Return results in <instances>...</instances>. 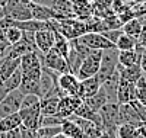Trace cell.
Segmentation results:
<instances>
[{"mask_svg":"<svg viewBox=\"0 0 146 138\" xmlns=\"http://www.w3.org/2000/svg\"><path fill=\"white\" fill-rule=\"evenodd\" d=\"M101 119H102V128L107 134L108 138H115V132L118 125L121 124L120 121V105L115 102H107L101 109Z\"/></svg>","mask_w":146,"mask_h":138,"instance_id":"1","label":"cell"},{"mask_svg":"<svg viewBox=\"0 0 146 138\" xmlns=\"http://www.w3.org/2000/svg\"><path fill=\"white\" fill-rule=\"evenodd\" d=\"M22 76L41 79L42 73V62H41V53L40 51H29L27 54L21 55V66Z\"/></svg>","mask_w":146,"mask_h":138,"instance_id":"2","label":"cell"},{"mask_svg":"<svg viewBox=\"0 0 146 138\" xmlns=\"http://www.w3.org/2000/svg\"><path fill=\"white\" fill-rule=\"evenodd\" d=\"M101 58H102V49H91V53L85 57V60L82 61V64L76 71L78 79L83 80V79L96 76L101 67Z\"/></svg>","mask_w":146,"mask_h":138,"instance_id":"3","label":"cell"},{"mask_svg":"<svg viewBox=\"0 0 146 138\" xmlns=\"http://www.w3.org/2000/svg\"><path fill=\"white\" fill-rule=\"evenodd\" d=\"M117 66H118V49L115 47L102 49V58H101V67L96 76L100 77L101 83L108 80L113 74L117 73Z\"/></svg>","mask_w":146,"mask_h":138,"instance_id":"4","label":"cell"},{"mask_svg":"<svg viewBox=\"0 0 146 138\" xmlns=\"http://www.w3.org/2000/svg\"><path fill=\"white\" fill-rule=\"evenodd\" d=\"M41 62H42V67H47L58 74H64V73H72L70 66L67 62V58L63 57L57 49L51 48L48 53L41 54Z\"/></svg>","mask_w":146,"mask_h":138,"instance_id":"5","label":"cell"},{"mask_svg":"<svg viewBox=\"0 0 146 138\" xmlns=\"http://www.w3.org/2000/svg\"><path fill=\"white\" fill-rule=\"evenodd\" d=\"M3 15L13 20H28L32 19L29 3H23L21 0H9L3 7Z\"/></svg>","mask_w":146,"mask_h":138,"instance_id":"6","label":"cell"},{"mask_svg":"<svg viewBox=\"0 0 146 138\" xmlns=\"http://www.w3.org/2000/svg\"><path fill=\"white\" fill-rule=\"evenodd\" d=\"M76 42L88 47L89 49H107L115 47L111 41H108L101 32H86L78 38H75Z\"/></svg>","mask_w":146,"mask_h":138,"instance_id":"7","label":"cell"},{"mask_svg":"<svg viewBox=\"0 0 146 138\" xmlns=\"http://www.w3.org/2000/svg\"><path fill=\"white\" fill-rule=\"evenodd\" d=\"M22 99H23V93L19 89L9 92L6 95V97L0 102V118L10 115V114H15V112H19Z\"/></svg>","mask_w":146,"mask_h":138,"instance_id":"8","label":"cell"},{"mask_svg":"<svg viewBox=\"0 0 146 138\" xmlns=\"http://www.w3.org/2000/svg\"><path fill=\"white\" fill-rule=\"evenodd\" d=\"M34 39H35V45L36 49L41 53L45 54L54 47L56 42V31L51 28H45V29H40L34 32Z\"/></svg>","mask_w":146,"mask_h":138,"instance_id":"9","label":"cell"},{"mask_svg":"<svg viewBox=\"0 0 146 138\" xmlns=\"http://www.w3.org/2000/svg\"><path fill=\"white\" fill-rule=\"evenodd\" d=\"M83 102V100L79 97V96H62L60 97V102H58V106H57V112L56 115L60 116V118H70L75 110L79 108V105Z\"/></svg>","mask_w":146,"mask_h":138,"instance_id":"10","label":"cell"},{"mask_svg":"<svg viewBox=\"0 0 146 138\" xmlns=\"http://www.w3.org/2000/svg\"><path fill=\"white\" fill-rule=\"evenodd\" d=\"M29 9H31V15L32 19L36 20H53V19H62L63 16L58 15L57 12L51 7V6H47V5H41L38 2H29Z\"/></svg>","mask_w":146,"mask_h":138,"instance_id":"11","label":"cell"},{"mask_svg":"<svg viewBox=\"0 0 146 138\" xmlns=\"http://www.w3.org/2000/svg\"><path fill=\"white\" fill-rule=\"evenodd\" d=\"M58 87L62 93L66 96H78L79 92V83L80 80L78 79V76L75 73H64V74H58Z\"/></svg>","mask_w":146,"mask_h":138,"instance_id":"12","label":"cell"},{"mask_svg":"<svg viewBox=\"0 0 146 138\" xmlns=\"http://www.w3.org/2000/svg\"><path fill=\"white\" fill-rule=\"evenodd\" d=\"M19 115L22 118V125H25V127L32 128V129H38L41 127L42 115H41L40 105L25 108V109H19Z\"/></svg>","mask_w":146,"mask_h":138,"instance_id":"13","label":"cell"},{"mask_svg":"<svg viewBox=\"0 0 146 138\" xmlns=\"http://www.w3.org/2000/svg\"><path fill=\"white\" fill-rule=\"evenodd\" d=\"M137 92H136V83H130L126 80L118 81V89H117V103H130L136 100Z\"/></svg>","mask_w":146,"mask_h":138,"instance_id":"14","label":"cell"},{"mask_svg":"<svg viewBox=\"0 0 146 138\" xmlns=\"http://www.w3.org/2000/svg\"><path fill=\"white\" fill-rule=\"evenodd\" d=\"M101 80L98 76H92V77H88V79H83L80 80L79 83V92H78V96L85 100L86 97H91L92 95H95L101 89Z\"/></svg>","mask_w":146,"mask_h":138,"instance_id":"15","label":"cell"},{"mask_svg":"<svg viewBox=\"0 0 146 138\" xmlns=\"http://www.w3.org/2000/svg\"><path fill=\"white\" fill-rule=\"evenodd\" d=\"M117 71H118V76L121 80H126L130 83H136L143 76V68H142L140 62H137L135 66H130V67L117 66Z\"/></svg>","mask_w":146,"mask_h":138,"instance_id":"16","label":"cell"},{"mask_svg":"<svg viewBox=\"0 0 146 138\" xmlns=\"http://www.w3.org/2000/svg\"><path fill=\"white\" fill-rule=\"evenodd\" d=\"M120 121L121 124H133V125H139L142 124V119L139 118L136 109L133 108L131 103H121L120 105Z\"/></svg>","mask_w":146,"mask_h":138,"instance_id":"17","label":"cell"},{"mask_svg":"<svg viewBox=\"0 0 146 138\" xmlns=\"http://www.w3.org/2000/svg\"><path fill=\"white\" fill-rule=\"evenodd\" d=\"M73 115H76L79 118H83V119H88V121H92L95 124H98L102 127V119H101V114H100V110H95L92 109L91 106H88L85 102H82L79 105V108L75 110V114Z\"/></svg>","mask_w":146,"mask_h":138,"instance_id":"18","label":"cell"},{"mask_svg":"<svg viewBox=\"0 0 146 138\" xmlns=\"http://www.w3.org/2000/svg\"><path fill=\"white\" fill-rule=\"evenodd\" d=\"M140 62V54L139 49H124V51H118V66L121 67H130Z\"/></svg>","mask_w":146,"mask_h":138,"instance_id":"19","label":"cell"},{"mask_svg":"<svg viewBox=\"0 0 146 138\" xmlns=\"http://www.w3.org/2000/svg\"><path fill=\"white\" fill-rule=\"evenodd\" d=\"M19 90L23 95H38L41 97L40 79H32V77L22 76V81H21V86H19Z\"/></svg>","mask_w":146,"mask_h":138,"instance_id":"20","label":"cell"},{"mask_svg":"<svg viewBox=\"0 0 146 138\" xmlns=\"http://www.w3.org/2000/svg\"><path fill=\"white\" fill-rule=\"evenodd\" d=\"M58 102H60V96H56V95L41 97V102H40L41 115H42V116H47V115H56Z\"/></svg>","mask_w":146,"mask_h":138,"instance_id":"21","label":"cell"},{"mask_svg":"<svg viewBox=\"0 0 146 138\" xmlns=\"http://www.w3.org/2000/svg\"><path fill=\"white\" fill-rule=\"evenodd\" d=\"M19 66H21V57H18V58L6 57V60L0 66V81L6 80L10 74H13L19 68Z\"/></svg>","mask_w":146,"mask_h":138,"instance_id":"22","label":"cell"},{"mask_svg":"<svg viewBox=\"0 0 146 138\" xmlns=\"http://www.w3.org/2000/svg\"><path fill=\"white\" fill-rule=\"evenodd\" d=\"M51 7L57 12L58 15H62L63 18H73L75 13V6L69 0H51Z\"/></svg>","mask_w":146,"mask_h":138,"instance_id":"23","label":"cell"},{"mask_svg":"<svg viewBox=\"0 0 146 138\" xmlns=\"http://www.w3.org/2000/svg\"><path fill=\"white\" fill-rule=\"evenodd\" d=\"M21 124H22V118L19 115V112L6 115L3 118H0V132H7L10 129H15L21 127Z\"/></svg>","mask_w":146,"mask_h":138,"instance_id":"24","label":"cell"},{"mask_svg":"<svg viewBox=\"0 0 146 138\" xmlns=\"http://www.w3.org/2000/svg\"><path fill=\"white\" fill-rule=\"evenodd\" d=\"M83 102L86 103L88 106H91L92 109L100 110V109L108 102V97H107V93H105V90H104L102 84H101V89H100L98 92H96L95 95H92L91 97H86Z\"/></svg>","mask_w":146,"mask_h":138,"instance_id":"25","label":"cell"},{"mask_svg":"<svg viewBox=\"0 0 146 138\" xmlns=\"http://www.w3.org/2000/svg\"><path fill=\"white\" fill-rule=\"evenodd\" d=\"M62 132L67 137V138H83V132L80 129L79 125L70 119V118H66L62 124Z\"/></svg>","mask_w":146,"mask_h":138,"instance_id":"26","label":"cell"},{"mask_svg":"<svg viewBox=\"0 0 146 138\" xmlns=\"http://www.w3.org/2000/svg\"><path fill=\"white\" fill-rule=\"evenodd\" d=\"M142 28H143V22H142V19H139L136 16L129 19V20H126L123 23V26H121L123 32L127 34V35H130V36H133V38H137L140 31H142Z\"/></svg>","mask_w":146,"mask_h":138,"instance_id":"27","label":"cell"},{"mask_svg":"<svg viewBox=\"0 0 146 138\" xmlns=\"http://www.w3.org/2000/svg\"><path fill=\"white\" fill-rule=\"evenodd\" d=\"M137 137V125L133 124H120L117 132H115V138H136Z\"/></svg>","mask_w":146,"mask_h":138,"instance_id":"28","label":"cell"},{"mask_svg":"<svg viewBox=\"0 0 146 138\" xmlns=\"http://www.w3.org/2000/svg\"><path fill=\"white\" fill-rule=\"evenodd\" d=\"M21 81H22V70H21V68H18L13 74H10V76H9L6 80H3L2 83H3L5 89H6L7 92H12V90L19 89Z\"/></svg>","mask_w":146,"mask_h":138,"instance_id":"29","label":"cell"},{"mask_svg":"<svg viewBox=\"0 0 146 138\" xmlns=\"http://www.w3.org/2000/svg\"><path fill=\"white\" fill-rule=\"evenodd\" d=\"M136 45H137L136 38H133V36H130V35H127L124 32L120 35V38L115 42V48L118 49V51H124V49H135Z\"/></svg>","mask_w":146,"mask_h":138,"instance_id":"30","label":"cell"},{"mask_svg":"<svg viewBox=\"0 0 146 138\" xmlns=\"http://www.w3.org/2000/svg\"><path fill=\"white\" fill-rule=\"evenodd\" d=\"M3 35H5V38L6 41L10 44V45H13L16 42H19L22 39V35H23V31L16 28V26H7L3 29Z\"/></svg>","mask_w":146,"mask_h":138,"instance_id":"31","label":"cell"},{"mask_svg":"<svg viewBox=\"0 0 146 138\" xmlns=\"http://www.w3.org/2000/svg\"><path fill=\"white\" fill-rule=\"evenodd\" d=\"M36 132H38V138H53L54 135L62 132V125H54V127H45V125H42V127L36 129Z\"/></svg>","mask_w":146,"mask_h":138,"instance_id":"32","label":"cell"},{"mask_svg":"<svg viewBox=\"0 0 146 138\" xmlns=\"http://www.w3.org/2000/svg\"><path fill=\"white\" fill-rule=\"evenodd\" d=\"M136 92H137V100L140 103L146 105V77H145V73L143 76L136 81Z\"/></svg>","mask_w":146,"mask_h":138,"instance_id":"33","label":"cell"},{"mask_svg":"<svg viewBox=\"0 0 146 138\" xmlns=\"http://www.w3.org/2000/svg\"><path fill=\"white\" fill-rule=\"evenodd\" d=\"M40 102H41V97L38 95H23L22 103H21V109L36 106V105H40Z\"/></svg>","mask_w":146,"mask_h":138,"instance_id":"34","label":"cell"},{"mask_svg":"<svg viewBox=\"0 0 146 138\" xmlns=\"http://www.w3.org/2000/svg\"><path fill=\"white\" fill-rule=\"evenodd\" d=\"M64 121V118H60L57 115H47L41 118V127L45 125V127H54V125H62Z\"/></svg>","mask_w":146,"mask_h":138,"instance_id":"35","label":"cell"},{"mask_svg":"<svg viewBox=\"0 0 146 138\" xmlns=\"http://www.w3.org/2000/svg\"><path fill=\"white\" fill-rule=\"evenodd\" d=\"M105 38L108 39V41H111L114 45H115V42H117V39L120 38V35L123 34V29L121 28H115V29H107V31H104V32H101Z\"/></svg>","mask_w":146,"mask_h":138,"instance_id":"36","label":"cell"},{"mask_svg":"<svg viewBox=\"0 0 146 138\" xmlns=\"http://www.w3.org/2000/svg\"><path fill=\"white\" fill-rule=\"evenodd\" d=\"M130 103L133 105V108L136 109V112H137L139 118L142 119V122H146V105L140 103L137 99H136V100H133V102H130Z\"/></svg>","mask_w":146,"mask_h":138,"instance_id":"37","label":"cell"},{"mask_svg":"<svg viewBox=\"0 0 146 138\" xmlns=\"http://www.w3.org/2000/svg\"><path fill=\"white\" fill-rule=\"evenodd\" d=\"M19 129H21L22 138H38V132H36V129L28 128V127H25V125H22V124H21Z\"/></svg>","mask_w":146,"mask_h":138,"instance_id":"38","label":"cell"},{"mask_svg":"<svg viewBox=\"0 0 146 138\" xmlns=\"http://www.w3.org/2000/svg\"><path fill=\"white\" fill-rule=\"evenodd\" d=\"M136 42L139 47H146V23H143V28H142L139 36L136 38Z\"/></svg>","mask_w":146,"mask_h":138,"instance_id":"39","label":"cell"},{"mask_svg":"<svg viewBox=\"0 0 146 138\" xmlns=\"http://www.w3.org/2000/svg\"><path fill=\"white\" fill-rule=\"evenodd\" d=\"M5 138H22L19 127H18V128H15V129H10V131L5 132Z\"/></svg>","mask_w":146,"mask_h":138,"instance_id":"40","label":"cell"},{"mask_svg":"<svg viewBox=\"0 0 146 138\" xmlns=\"http://www.w3.org/2000/svg\"><path fill=\"white\" fill-rule=\"evenodd\" d=\"M9 47H10V44L6 41L5 35H3V32H2V34H0V53H5V51H7Z\"/></svg>","mask_w":146,"mask_h":138,"instance_id":"41","label":"cell"},{"mask_svg":"<svg viewBox=\"0 0 146 138\" xmlns=\"http://www.w3.org/2000/svg\"><path fill=\"white\" fill-rule=\"evenodd\" d=\"M9 92L5 89V86H3V83L2 81H0V102H2V100L6 97V95H7Z\"/></svg>","mask_w":146,"mask_h":138,"instance_id":"42","label":"cell"},{"mask_svg":"<svg viewBox=\"0 0 146 138\" xmlns=\"http://www.w3.org/2000/svg\"><path fill=\"white\" fill-rule=\"evenodd\" d=\"M7 2H9V0H0V7L3 9V7L6 6V3H7Z\"/></svg>","mask_w":146,"mask_h":138,"instance_id":"43","label":"cell"},{"mask_svg":"<svg viewBox=\"0 0 146 138\" xmlns=\"http://www.w3.org/2000/svg\"><path fill=\"white\" fill-rule=\"evenodd\" d=\"M142 68H143V73H146V62H145V64H142Z\"/></svg>","mask_w":146,"mask_h":138,"instance_id":"44","label":"cell"},{"mask_svg":"<svg viewBox=\"0 0 146 138\" xmlns=\"http://www.w3.org/2000/svg\"><path fill=\"white\" fill-rule=\"evenodd\" d=\"M140 19H142L143 22H146V13H145V15H142V18H140Z\"/></svg>","mask_w":146,"mask_h":138,"instance_id":"45","label":"cell"},{"mask_svg":"<svg viewBox=\"0 0 146 138\" xmlns=\"http://www.w3.org/2000/svg\"><path fill=\"white\" fill-rule=\"evenodd\" d=\"M21 2H23V3H29V2H32V0H21Z\"/></svg>","mask_w":146,"mask_h":138,"instance_id":"46","label":"cell"},{"mask_svg":"<svg viewBox=\"0 0 146 138\" xmlns=\"http://www.w3.org/2000/svg\"><path fill=\"white\" fill-rule=\"evenodd\" d=\"M0 138H5V132H0Z\"/></svg>","mask_w":146,"mask_h":138,"instance_id":"47","label":"cell"},{"mask_svg":"<svg viewBox=\"0 0 146 138\" xmlns=\"http://www.w3.org/2000/svg\"><path fill=\"white\" fill-rule=\"evenodd\" d=\"M100 138H108V137H100Z\"/></svg>","mask_w":146,"mask_h":138,"instance_id":"48","label":"cell"},{"mask_svg":"<svg viewBox=\"0 0 146 138\" xmlns=\"http://www.w3.org/2000/svg\"><path fill=\"white\" fill-rule=\"evenodd\" d=\"M145 77H146V73H145Z\"/></svg>","mask_w":146,"mask_h":138,"instance_id":"49","label":"cell"},{"mask_svg":"<svg viewBox=\"0 0 146 138\" xmlns=\"http://www.w3.org/2000/svg\"><path fill=\"white\" fill-rule=\"evenodd\" d=\"M142 22H143V20H142ZM143 23H146V22H143Z\"/></svg>","mask_w":146,"mask_h":138,"instance_id":"50","label":"cell"}]
</instances>
